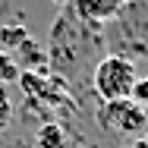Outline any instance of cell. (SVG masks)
Listing matches in <instances>:
<instances>
[{"instance_id": "cell-5", "label": "cell", "mask_w": 148, "mask_h": 148, "mask_svg": "<svg viewBox=\"0 0 148 148\" xmlns=\"http://www.w3.org/2000/svg\"><path fill=\"white\" fill-rule=\"evenodd\" d=\"M35 139H38V148H69L66 129L60 123H41L38 132H35Z\"/></svg>"}, {"instance_id": "cell-10", "label": "cell", "mask_w": 148, "mask_h": 148, "mask_svg": "<svg viewBox=\"0 0 148 148\" xmlns=\"http://www.w3.org/2000/svg\"><path fill=\"white\" fill-rule=\"evenodd\" d=\"M10 120H13V104H10V98L0 91V132L10 126Z\"/></svg>"}, {"instance_id": "cell-6", "label": "cell", "mask_w": 148, "mask_h": 148, "mask_svg": "<svg viewBox=\"0 0 148 148\" xmlns=\"http://www.w3.org/2000/svg\"><path fill=\"white\" fill-rule=\"evenodd\" d=\"M19 66H16V57L0 51V85H10V82H19Z\"/></svg>"}, {"instance_id": "cell-1", "label": "cell", "mask_w": 148, "mask_h": 148, "mask_svg": "<svg viewBox=\"0 0 148 148\" xmlns=\"http://www.w3.org/2000/svg\"><path fill=\"white\" fill-rule=\"evenodd\" d=\"M136 79H139L136 63L129 57H123V54H110V57H104L95 66L91 85H95L101 101H123V98H129Z\"/></svg>"}, {"instance_id": "cell-9", "label": "cell", "mask_w": 148, "mask_h": 148, "mask_svg": "<svg viewBox=\"0 0 148 148\" xmlns=\"http://www.w3.org/2000/svg\"><path fill=\"white\" fill-rule=\"evenodd\" d=\"M129 101H136L139 107H145V104H148V79H145V76L136 79V85H132V91H129Z\"/></svg>"}, {"instance_id": "cell-4", "label": "cell", "mask_w": 148, "mask_h": 148, "mask_svg": "<svg viewBox=\"0 0 148 148\" xmlns=\"http://www.w3.org/2000/svg\"><path fill=\"white\" fill-rule=\"evenodd\" d=\"M32 35L29 29L22 25V22H10V25H0V51H6V54H16L25 41H29Z\"/></svg>"}, {"instance_id": "cell-12", "label": "cell", "mask_w": 148, "mask_h": 148, "mask_svg": "<svg viewBox=\"0 0 148 148\" xmlns=\"http://www.w3.org/2000/svg\"><path fill=\"white\" fill-rule=\"evenodd\" d=\"M145 107H148V104H145Z\"/></svg>"}, {"instance_id": "cell-7", "label": "cell", "mask_w": 148, "mask_h": 148, "mask_svg": "<svg viewBox=\"0 0 148 148\" xmlns=\"http://www.w3.org/2000/svg\"><path fill=\"white\" fill-rule=\"evenodd\" d=\"M69 6L79 22H98V0H73Z\"/></svg>"}, {"instance_id": "cell-11", "label": "cell", "mask_w": 148, "mask_h": 148, "mask_svg": "<svg viewBox=\"0 0 148 148\" xmlns=\"http://www.w3.org/2000/svg\"><path fill=\"white\" fill-rule=\"evenodd\" d=\"M54 3H57V6H69L73 0H54Z\"/></svg>"}, {"instance_id": "cell-8", "label": "cell", "mask_w": 148, "mask_h": 148, "mask_svg": "<svg viewBox=\"0 0 148 148\" xmlns=\"http://www.w3.org/2000/svg\"><path fill=\"white\" fill-rule=\"evenodd\" d=\"M129 0H98V22H104V19H114L117 13H123V6H126Z\"/></svg>"}, {"instance_id": "cell-2", "label": "cell", "mask_w": 148, "mask_h": 148, "mask_svg": "<svg viewBox=\"0 0 148 148\" xmlns=\"http://www.w3.org/2000/svg\"><path fill=\"white\" fill-rule=\"evenodd\" d=\"M98 123H101V129H110V132L142 136V129L148 126V114H145V107H139L129 98H123V101H104L101 110H98Z\"/></svg>"}, {"instance_id": "cell-3", "label": "cell", "mask_w": 148, "mask_h": 148, "mask_svg": "<svg viewBox=\"0 0 148 148\" xmlns=\"http://www.w3.org/2000/svg\"><path fill=\"white\" fill-rule=\"evenodd\" d=\"M16 54H19L16 66H19V69H25V73H41V69L47 66V54L41 51V44H38L35 38H29Z\"/></svg>"}]
</instances>
